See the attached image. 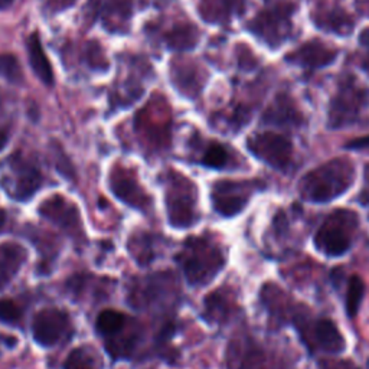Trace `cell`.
<instances>
[{
    "instance_id": "cell-1",
    "label": "cell",
    "mask_w": 369,
    "mask_h": 369,
    "mask_svg": "<svg viewBox=\"0 0 369 369\" xmlns=\"http://www.w3.org/2000/svg\"><path fill=\"white\" fill-rule=\"evenodd\" d=\"M178 263L189 284L205 286L224 267L225 258L212 238L191 237L178 254Z\"/></svg>"
},
{
    "instance_id": "cell-2",
    "label": "cell",
    "mask_w": 369,
    "mask_h": 369,
    "mask_svg": "<svg viewBox=\"0 0 369 369\" xmlns=\"http://www.w3.org/2000/svg\"><path fill=\"white\" fill-rule=\"evenodd\" d=\"M354 183V166L347 159L332 160L303 178V196L313 202H327L346 192Z\"/></svg>"
},
{
    "instance_id": "cell-3",
    "label": "cell",
    "mask_w": 369,
    "mask_h": 369,
    "mask_svg": "<svg viewBox=\"0 0 369 369\" xmlns=\"http://www.w3.org/2000/svg\"><path fill=\"white\" fill-rule=\"evenodd\" d=\"M294 5L287 0H270L268 5L250 21L248 29L270 48L282 46L291 35Z\"/></svg>"
},
{
    "instance_id": "cell-4",
    "label": "cell",
    "mask_w": 369,
    "mask_h": 369,
    "mask_svg": "<svg viewBox=\"0 0 369 369\" xmlns=\"http://www.w3.org/2000/svg\"><path fill=\"white\" fill-rule=\"evenodd\" d=\"M166 211L173 228L192 227L199 215L196 209L198 192L194 182L180 173L169 172L166 176Z\"/></svg>"
},
{
    "instance_id": "cell-5",
    "label": "cell",
    "mask_w": 369,
    "mask_h": 369,
    "mask_svg": "<svg viewBox=\"0 0 369 369\" xmlns=\"http://www.w3.org/2000/svg\"><path fill=\"white\" fill-rule=\"evenodd\" d=\"M0 184L12 199L25 202L41 188L42 173L29 159L13 153L0 169Z\"/></svg>"
},
{
    "instance_id": "cell-6",
    "label": "cell",
    "mask_w": 369,
    "mask_h": 369,
    "mask_svg": "<svg viewBox=\"0 0 369 369\" xmlns=\"http://www.w3.org/2000/svg\"><path fill=\"white\" fill-rule=\"evenodd\" d=\"M369 103V89L359 85L352 76H346L329 107V126L341 128L355 123Z\"/></svg>"
},
{
    "instance_id": "cell-7",
    "label": "cell",
    "mask_w": 369,
    "mask_h": 369,
    "mask_svg": "<svg viewBox=\"0 0 369 369\" xmlns=\"http://www.w3.org/2000/svg\"><path fill=\"white\" fill-rule=\"evenodd\" d=\"M175 293V277L168 271H162L135 282L128 294V300L137 309L168 307L166 304H169L176 298Z\"/></svg>"
},
{
    "instance_id": "cell-8",
    "label": "cell",
    "mask_w": 369,
    "mask_h": 369,
    "mask_svg": "<svg viewBox=\"0 0 369 369\" xmlns=\"http://www.w3.org/2000/svg\"><path fill=\"white\" fill-rule=\"evenodd\" d=\"M357 216L354 212L336 211L332 214L316 234L318 248L330 257H339L350 247V231L355 228Z\"/></svg>"
},
{
    "instance_id": "cell-9",
    "label": "cell",
    "mask_w": 369,
    "mask_h": 369,
    "mask_svg": "<svg viewBox=\"0 0 369 369\" xmlns=\"http://www.w3.org/2000/svg\"><path fill=\"white\" fill-rule=\"evenodd\" d=\"M72 334L69 315L57 307L42 309L32 320V335L36 343L44 347H52L68 339Z\"/></svg>"
},
{
    "instance_id": "cell-10",
    "label": "cell",
    "mask_w": 369,
    "mask_h": 369,
    "mask_svg": "<svg viewBox=\"0 0 369 369\" xmlns=\"http://www.w3.org/2000/svg\"><path fill=\"white\" fill-rule=\"evenodd\" d=\"M40 215L49 221L51 224L61 228L74 239H83L84 230L83 221L77 205L60 195L51 196L42 202L40 207Z\"/></svg>"
},
{
    "instance_id": "cell-11",
    "label": "cell",
    "mask_w": 369,
    "mask_h": 369,
    "mask_svg": "<svg viewBox=\"0 0 369 369\" xmlns=\"http://www.w3.org/2000/svg\"><path fill=\"white\" fill-rule=\"evenodd\" d=\"M247 146L255 157L273 166L274 169L287 168L291 160V141L279 133H258L248 139Z\"/></svg>"
},
{
    "instance_id": "cell-12",
    "label": "cell",
    "mask_w": 369,
    "mask_h": 369,
    "mask_svg": "<svg viewBox=\"0 0 369 369\" xmlns=\"http://www.w3.org/2000/svg\"><path fill=\"white\" fill-rule=\"evenodd\" d=\"M112 192L128 207L147 212L152 208V198L144 192L132 169L114 166L108 178Z\"/></svg>"
},
{
    "instance_id": "cell-13",
    "label": "cell",
    "mask_w": 369,
    "mask_h": 369,
    "mask_svg": "<svg viewBox=\"0 0 369 369\" xmlns=\"http://www.w3.org/2000/svg\"><path fill=\"white\" fill-rule=\"evenodd\" d=\"M313 24L323 32L347 36L354 31V19L339 3V0H316L310 12Z\"/></svg>"
},
{
    "instance_id": "cell-14",
    "label": "cell",
    "mask_w": 369,
    "mask_h": 369,
    "mask_svg": "<svg viewBox=\"0 0 369 369\" xmlns=\"http://www.w3.org/2000/svg\"><path fill=\"white\" fill-rule=\"evenodd\" d=\"M251 188L248 182L219 180L214 184L212 204L215 211L223 216H234L241 212L250 198Z\"/></svg>"
},
{
    "instance_id": "cell-15",
    "label": "cell",
    "mask_w": 369,
    "mask_h": 369,
    "mask_svg": "<svg viewBox=\"0 0 369 369\" xmlns=\"http://www.w3.org/2000/svg\"><path fill=\"white\" fill-rule=\"evenodd\" d=\"M336 57V49L330 48L320 41H309L289 53L286 60L287 62L300 67L304 71H315L335 62Z\"/></svg>"
},
{
    "instance_id": "cell-16",
    "label": "cell",
    "mask_w": 369,
    "mask_h": 369,
    "mask_svg": "<svg viewBox=\"0 0 369 369\" xmlns=\"http://www.w3.org/2000/svg\"><path fill=\"white\" fill-rule=\"evenodd\" d=\"M246 10V0H199L198 12L211 25H227Z\"/></svg>"
},
{
    "instance_id": "cell-17",
    "label": "cell",
    "mask_w": 369,
    "mask_h": 369,
    "mask_svg": "<svg viewBox=\"0 0 369 369\" xmlns=\"http://www.w3.org/2000/svg\"><path fill=\"white\" fill-rule=\"evenodd\" d=\"M302 120V113L296 103L286 92L275 96L263 116V123L277 127H299Z\"/></svg>"
},
{
    "instance_id": "cell-18",
    "label": "cell",
    "mask_w": 369,
    "mask_h": 369,
    "mask_svg": "<svg viewBox=\"0 0 369 369\" xmlns=\"http://www.w3.org/2000/svg\"><path fill=\"white\" fill-rule=\"evenodd\" d=\"M28 258V251L17 243L0 244V290L10 284Z\"/></svg>"
},
{
    "instance_id": "cell-19",
    "label": "cell",
    "mask_w": 369,
    "mask_h": 369,
    "mask_svg": "<svg viewBox=\"0 0 369 369\" xmlns=\"http://www.w3.org/2000/svg\"><path fill=\"white\" fill-rule=\"evenodd\" d=\"M26 52H28L31 68L36 76V78H38L44 85L52 87L55 84L53 69H52V65L48 60V55L42 46L40 36L36 32H33L31 36H28Z\"/></svg>"
},
{
    "instance_id": "cell-20",
    "label": "cell",
    "mask_w": 369,
    "mask_h": 369,
    "mask_svg": "<svg viewBox=\"0 0 369 369\" xmlns=\"http://www.w3.org/2000/svg\"><path fill=\"white\" fill-rule=\"evenodd\" d=\"M315 345L326 352H341L345 349V342L336 326L327 319L319 320L313 327Z\"/></svg>"
},
{
    "instance_id": "cell-21",
    "label": "cell",
    "mask_w": 369,
    "mask_h": 369,
    "mask_svg": "<svg viewBox=\"0 0 369 369\" xmlns=\"http://www.w3.org/2000/svg\"><path fill=\"white\" fill-rule=\"evenodd\" d=\"M104 362L97 350L83 345L71 350V354L67 357L64 362V369H103Z\"/></svg>"
},
{
    "instance_id": "cell-22",
    "label": "cell",
    "mask_w": 369,
    "mask_h": 369,
    "mask_svg": "<svg viewBox=\"0 0 369 369\" xmlns=\"http://www.w3.org/2000/svg\"><path fill=\"white\" fill-rule=\"evenodd\" d=\"M128 322H130V319H128V316H126L124 313L107 309L103 310L98 315L96 322V329L104 338H110L121 332L128 325Z\"/></svg>"
},
{
    "instance_id": "cell-23",
    "label": "cell",
    "mask_w": 369,
    "mask_h": 369,
    "mask_svg": "<svg viewBox=\"0 0 369 369\" xmlns=\"http://www.w3.org/2000/svg\"><path fill=\"white\" fill-rule=\"evenodd\" d=\"M231 310L228 294L224 290H216L205 299V316L212 322H223Z\"/></svg>"
},
{
    "instance_id": "cell-24",
    "label": "cell",
    "mask_w": 369,
    "mask_h": 369,
    "mask_svg": "<svg viewBox=\"0 0 369 369\" xmlns=\"http://www.w3.org/2000/svg\"><path fill=\"white\" fill-rule=\"evenodd\" d=\"M166 42H168L169 48L178 49V51H188L195 48L198 44V32L194 26L184 25V26H176L169 33H166Z\"/></svg>"
},
{
    "instance_id": "cell-25",
    "label": "cell",
    "mask_w": 369,
    "mask_h": 369,
    "mask_svg": "<svg viewBox=\"0 0 369 369\" xmlns=\"http://www.w3.org/2000/svg\"><path fill=\"white\" fill-rule=\"evenodd\" d=\"M128 250L130 254L136 258V261L141 266L149 264L152 258L155 257L153 250V238L149 234L141 235H132L130 243H128Z\"/></svg>"
},
{
    "instance_id": "cell-26",
    "label": "cell",
    "mask_w": 369,
    "mask_h": 369,
    "mask_svg": "<svg viewBox=\"0 0 369 369\" xmlns=\"http://www.w3.org/2000/svg\"><path fill=\"white\" fill-rule=\"evenodd\" d=\"M363 293H365V286L361 277L352 275L347 284V291H346V313L350 319H354L355 315L359 310L361 302L363 299Z\"/></svg>"
},
{
    "instance_id": "cell-27",
    "label": "cell",
    "mask_w": 369,
    "mask_h": 369,
    "mask_svg": "<svg viewBox=\"0 0 369 369\" xmlns=\"http://www.w3.org/2000/svg\"><path fill=\"white\" fill-rule=\"evenodd\" d=\"M0 77L10 84H22L24 72L19 61L12 53L0 55Z\"/></svg>"
},
{
    "instance_id": "cell-28",
    "label": "cell",
    "mask_w": 369,
    "mask_h": 369,
    "mask_svg": "<svg viewBox=\"0 0 369 369\" xmlns=\"http://www.w3.org/2000/svg\"><path fill=\"white\" fill-rule=\"evenodd\" d=\"M230 162V155L224 146L219 143H212L208 146L204 156H202V164L209 169H224Z\"/></svg>"
},
{
    "instance_id": "cell-29",
    "label": "cell",
    "mask_w": 369,
    "mask_h": 369,
    "mask_svg": "<svg viewBox=\"0 0 369 369\" xmlns=\"http://www.w3.org/2000/svg\"><path fill=\"white\" fill-rule=\"evenodd\" d=\"M22 319H24V313L19 304L8 299L0 300V322L16 326L21 325Z\"/></svg>"
},
{
    "instance_id": "cell-30",
    "label": "cell",
    "mask_w": 369,
    "mask_h": 369,
    "mask_svg": "<svg viewBox=\"0 0 369 369\" xmlns=\"http://www.w3.org/2000/svg\"><path fill=\"white\" fill-rule=\"evenodd\" d=\"M347 149H354V151H358V149H366V147H369V136H365V137H359V139H355L352 141H349L346 144Z\"/></svg>"
},
{
    "instance_id": "cell-31",
    "label": "cell",
    "mask_w": 369,
    "mask_h": 369,
    "mask_svg": "<svg viewBox=\"0 0 369 369\" xmlns=\"http://www.w3.org/2000/svg\"><path fill=\"white\" fill-rule=\"evenodd\" d=\"M9 140V135L6 130H0V151L3 149V147L8 144Z\"/></svg>"
},
{
    "instance_id": "cell-32",
    "label": "cell",
    "mask_w": 369,
    "mask_h": 369,
    "mask_svg": "<svg viewBox=\"0 0 369 369\" xmlns=\"http://www.w3.org/2000/svg\"><path fill=\"white\" fill-rule=\"evenodd\" d=\"M361 42H362V45H365V46H369V29H365V31L361 33Z\"/></svg>"
},
{
    "instance_id": "cell-33",
    "label": "cell",
    "mask_w": 369,
    "mask_h": 369,
    "mask_svg": "<svg viewBox=\"0 0 369 369\" xmlns=\"http://www.w3.org/2000/svg\"><path fill=\"white\" fill-rule=\"evenodd\" d=\"M13 2H15V0H0V10L8 9Z\"/></svg>"
},
{
    "instance_id": "cell-34",
    "label": "cell",
    "mask_w": 369,
    "mask_h": 369,
    "mask_svg": "<svg viewBox=\"0 0 369 369\" xmlns=\"http://www.w3.org/2000/svg\"><path fill=\"white\" fill-rule=\"evenodd\" d=\"M5 224H6V214L3 211H0V232L3 231Z\"/></svg>"
},
{
    "instance_id": "cell-35",
    "label": "cell",
    "mask_w": 369,
    "mask_h": 369,
    "mask_svg": "<svg viewBox=\"0 0 369 369\" xmlns=\"http://www.w3.org/2000/svg\"><path fill=\"white\" fill-rule=\"evenodd\" d=\"M362 67L365 68V71L369 72V55H366V57H365V60H363V62H362Z\"/></svg>"
}]
</instances>
